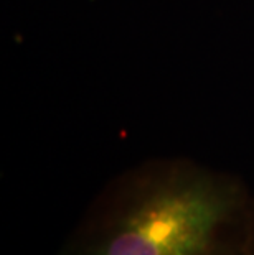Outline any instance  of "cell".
<instances>
[{
  "mask_svg": "<svg viewBox=\"0 0 254 255\" xmlns=\"http://www.w3.org/2000/svg\"><path fill=\"white\" fill-rule=\"evenodd\" d=\"M253 201L230 173L149 160L102 189L56 255H248Z\"/></svg>",
  "mask_w": 254,
  "mask_h": 255,
  "instance_id": "1",
  "label": "cell"
},
{
  "mask_svg": "<svg viewBox=\"0 0 254 255\" xmlns=\"http://www.w3.org/2000/svg\"><path fill=\"white\" fill-rule=\"evenodd\" d=\"M248 255H254V201H253V224H251V239H250V252Z\"/></svg>",
  "mask_w": 254,
  "mask_h": 255,
  "instance_id": "2",
  "label": "cell"
}]
</instances>
